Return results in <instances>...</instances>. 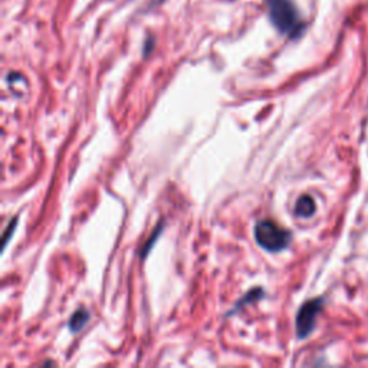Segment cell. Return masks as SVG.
<instances>
[{"label":"cell","instance_id":"cell-1","mask_svg":"<svg viewBox=\"0 0 368 368\" xmlns=\"http://www.w3.org/2000/svg\"><path fill=\"white\" fill-rule=\"evenodd\" d=\"M267 13L274 26L291 38L299 37L303 23L292 0H266Z\"/></svg>","mask_w":368,"mask_h":368},{"label":"cell","instance_id":"cell-2","mask_svg":"<svg viewBox=\"0 0 368 368\" xmlns=\"http://www.w3.org/2000/svg\"><path fill=\"white\" fill-rule=\"evenodd\" d=\"M255 239L267 252H280L291 242V233L272 221H260L255 226Z\"/></svg>","mask_w":368,"mask_h":368},{"label":"cell","instance_id":"cell-3","mask_svg":"<svg viewBox=\"0 0 368 368\" xmlns=\"http://www.w3.org/2000/svg\"><path fill=\"white\" fill-rule=\"evenodd\" d=\"M324 305L323 298H315L299 308L296 314V334L298 338L304 340L309 337V334L314 331L316 325V316L320 315Z\"/></svg>","mask_w":368,"mask_h":368},{"label":"cell","instance_id":"cell-4","mask_svg":"<svg viewBox=\"0 0 368 368\" xmlns=\"http://www.w3.org/2000/svg\"><path fill=\"white\" fill-rule=\"evenodd\" d=\"M315 202L314 198L308 194L299 197L296 200V205H295V214L299 217H311L315 213Z\"/></svg>","mask_w":368,"mask_h":368},{"label":"cell","instance_id":"cell-5","mask_svg":"<svg viewBox=\"0 0 368 368\" xmlns=\"http://www.w3.org/2000/svg\"><path fill=\"white\" fill-rule=\"evenodd\" d=\"M88 320H90V312L87 309H83V308L76 309V312H74V315L71 316V320H70L71 331L72 332L81 331L83 327H85Z\"/></svg>","mask_w":368,"mask_h":368}]
</instances>
